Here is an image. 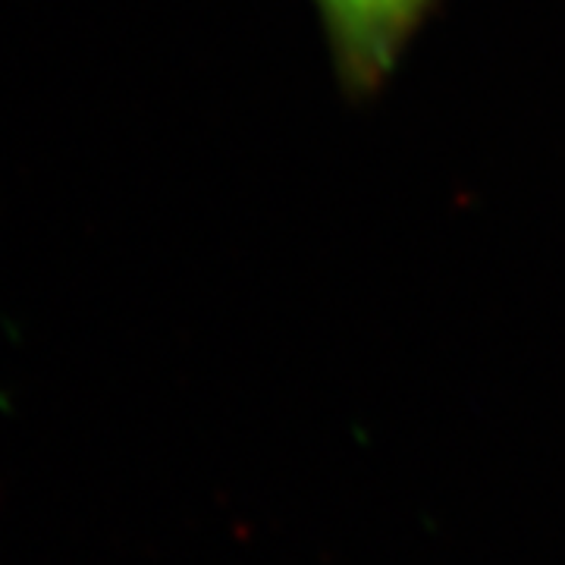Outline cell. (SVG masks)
<instances>
[{
  "mask_svg": "<svg viewBox=\"0 0 565 565\" xmlns=\"http://www.w3.org/2000/svg\"><path fill=\"white\" fill-rule=\"evenodd\" d=\"M330 51L355 92H371L396 70L434 0H315Z\"/></svg>",
  "mask_w": 565,
  "mask_h": 565,
  "instance_id": "obj_1",
  "label": "cell"
}]
</instances>
